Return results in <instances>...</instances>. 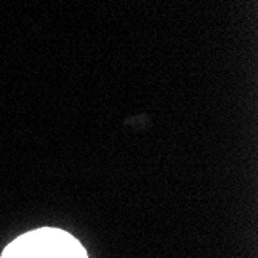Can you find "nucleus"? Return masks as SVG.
Here are the masks:
<instances>
[{"mask_svg": "<svg viewBox=\"0 0 258 258\" xmlns=\"http://www.w3.org/2000/svg\"><path fill=\"white\" fill-rule=\"evenodd\" d=\"M2 258H88L82 244L60 229L42 227L11 241Z\"/></svg>", "mask_w": 258, "mask_h": 258, "instance_id": "nucleus-1", "label": "nucleus"}]
</instances>
